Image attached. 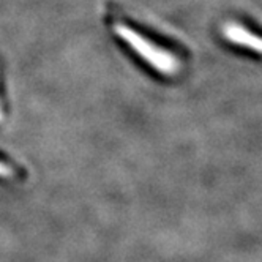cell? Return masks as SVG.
<instances>
[{
	"label": "cell",
	"instance_id": "1",
	"mask_svg": "<svg viewBox=\"0 0 262 262\" xmlns=\"http://www.w3.org/2000/svg\"><path fill=\"white\" fill-rule=\"evenodd\" d=\"M223 35L229 43L262 55V35L254 33L250 27L238 23H229L224 26Z\"/></svg>",
	"mask_w": 262,
	"mask_h": 262
}]
</instances>
